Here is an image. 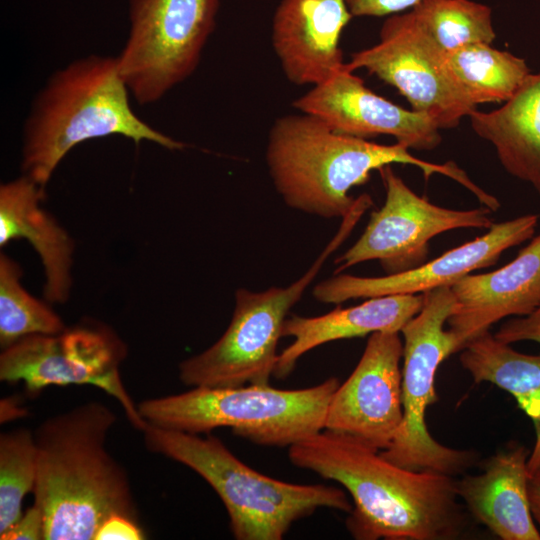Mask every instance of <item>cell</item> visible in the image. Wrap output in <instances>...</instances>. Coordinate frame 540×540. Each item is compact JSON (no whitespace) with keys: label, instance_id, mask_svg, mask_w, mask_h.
Wrapping results in <instances>:
<instances>
[{"label":"cell","instance_id":"obj_1","mask_svg":"<svg viewBox=\"0 0 540 540\" xmlns=\"http://www.w3.org/2000/svg\"><path fill=\"white\" fill-rule=\"evenodd\" d=\"M288 458L349 492L354 506L346 526L355 539L454 540L466 528L453 476L405 469L328 430L290 446Z\"/></svg>","mask_w":540,"mask_h":540},{"label":"cell","instance_id":"obj_2","mask_svg":"<svg viewBox=\"0 0 540 540\" xmlns=\"http://www.w3.org/2000/svg\"><path fill=\"white\" fill-rule=\"evenodd\" d=\"M117 416L88 401L50 416L34 430L37 477L34 504L45 520V540H94L113 515L140 522L124 467L106 440Z\"/></svg>","mask_w":540,"mask_h":540},{"label":"cell","instance_id":"obj_3","mask_svg":"<svg viewBox=\"0 0 540 540\" xmlns=\"http://www.w3.org/2000/svg\"><path fill=\"white\" fill-rule=\"evenodd\" d=\"M265 160L273 185L287 206L327 219L350 214L362 198H354L350 190L368 182L374 170L395 163L419 168L426 180L434 174L447 176L479 201L488 196L453 162L432 163L413 156L397 142L384 145L340 134L303 112L275 120Z\"/></svg>","mask_w":540,"mask_h":540},{"label":"cell","instance_id":"obj_4","mask_svg":"<svg viewBox=\"0 0 540 540\" xmlns=\"http://www.w3.org/2000/svg\"><path fill=\"white\" fill-rule=\"evenodd\" d=\"M117 57L89 55L50 76L24 124L21 169L45 188L63 158L88 140L120 135L136 145L168 150L185 144L143 121L132 110Z\"/></svg>","mask_w":540,"mask_h":540},{"label":"cell","instance_id":"obj_5","mask_svg":"<svg viewBox=\"0 0 540 540\" xmlns=\"http://www.w3.org/2000/svg\"><path fill=\"white\" fill-rule=\"evenodd\" d=\"M142 433L150 452L187 466L212 487L237 540H281L293 523L319 508H353L340 488L285 482L252 469L209 433L201 437L148 424Z\"/></svg>","mask_w":540,"mask_h":540},{"label":"cell","instance_id":"obj_6","mask_svg":"<svg viewBox=\"0 0 540 540\" xmlns=\"http://www.w3.org/2000/svg\"><path fill=\"white\" fill-rule=\"evenodd\" d=\"M336 377L303 389H278L269 384L235 387L196 386L137 404L148 425L191 434L229 427L255 444L290 447L324 430L330 400L339 386Z\"/></svg>","mask_w":540,"mask_h":540},{"label":"cell","instance_id":"obj_7","mask_svg":"<svg viewBox=\"0 0 540 540\" xmlns=\"http://www.w3.org/2000/svg\"><path fill=\"white\" fill-rule=\"evenodd\" d=\"M355 224L354 219L344 218L339 231L317 260L290 285L274 286L260 292L237 289L227 329L209 348L180 362V381L191 387L269 384L279 354L277 345L289 311Z\"/></svg>","mask_w":540,"mask_h":540},{"label":"cell","instance_id":"obj_8","mask_svg":"<svg viewBox=\"0 0 540 540\" xmlns=\"http://www.w3.org/2000/svg\"><path fill=\"white\" fill-rule=\"evenodd\" d=\"M454 307L451 286L423 293L420 311L401 329L403 337V420L389 447L381 455L412 471L449 476L472 467L478 454L437 442L426 425V409L438 400L435 375L441 362L459 352L455 337L444 329Z\"/></svg>","mask_w":540,"mask_h":540},{"label":"cell","instance_id":"obj_9","mask_svg":"<svg viewBox=\"0 0 540 540\" xmlns=\"http://www.w3.org/2000/svg\"><path fill=\"white\" fill-rule=\"evenodd\" d=\"M221 1H130L129 33L117 59L137 103L159 101L194 73Z\"/></svg>","mask_w":540,"mask_h":540},{"label":"cell","instance_id":"obj_10","mask_svg":"<svg viewBox=\"0 0 540 540\" xmlns=\"http://www.w3.org/2000/svg\"><path fill=\"white\" fill-rule=\"evenodd\" d=\"M127 346L116 332L94 320L58 334L24 337L0 354V380L22 382L28 393L49 386L91 385L119 402L130 424L143 432L147 423L121 379Z\"/></svg>","mask_w":540,"mask_h":540},{"label":"cell","instance_id":"obj_11","mask_svg":"<svg viewBox=\"0 0 540 540\" xmlns=\"http://www.w3.org/2000/svg\"><path fill=\"white\" fill-rule=\"evenodd\" d=\"M385 188L383 206L372 212L359 239L335 263L336 273L378 260L387 274L410 270L425 262L429 241L461 228L489 229L494 223L485 206L456 210L435 205L416 194L391 165L378 170Z\"/></svg>","mask_w":540,"mask_h":540},{"label":"cell","instance_id":"obj_12","mask_svg":"<svg viewBox=\"0 0 540 540\" xmlns=\"http://www.w3.org/2000/svg\"><path fill=\"white\" fill-rule=\"evenodd\" d=\"M443 54L408 10L388 16L379 41L352 53L346 66L351 71L364 69L395 87L411 109L429 116L440 129H449L477 106L447 77Z\"/></svg>","mask_w":540,"mask_h":540},{"label":"cell","instance_id":"obj_13","mask_svg":"<svg viewBox=\"0 0 540 540\" xmlns=\"http://www.w3.org/2000/svg\"><path fill=\"white\" fill-rule=\"evenodd\" d=\"M402 358L400 332L370 334L355 369L330 400L324 430L387 449L403 420Z\"/></svg>","mask_w":540,"mask_h":540},{"label":"cell","instance_id":"obj_14","mask_svg":"<svg viewBox=\"0 0 540 540\" xmlns=\"http://www.w3.org/2000/svg\"><path fill=\"white\" fill-rule=\"evenodd\" d=\"M537 224L536 214L493 223L485 234L410 270L381 277L336 273L316 284L312 294L319 302L340 304L351 299L423 294L439 287L451 286L475 270L494 265L507 249L530 240Z\"/></svg>","mask_w":540,"mask_h":540},{"label":"cell","instance_id":"obj_15","mask_svg":"<svg viewBox=\"0 0 540 540\" xmlns=\"http://www.w3.org/2000/svg\"><path fill=\"white\" fill-rule=\"evenodd\" d=\"M292 105L320 118L340 134L364 139L389 135L408 149L419 151L433 150L442 141L441 129L429 116L377 95L346 64Z\"/></svg>","mask_w":540,"mask_h":540},{"label":"cell","instance_id":"obj_16","mask_svg":"<svg viewBox=\"0 0 540 540\" xmlns=\"http://www.w3.org/2000/svg\"><path fill=\"white\" fill-rule=\"evenodd\" d=\"M352 17L346 0H281L271 40L285 77L313 87L340 71V39Z\"/></svg>","mask_w":540,"mask_h":540},{"label":"cell","instance_id":"obj_17","mask_svg":"<svg viewBox=\"0 0 540 540\" xmlns=\"http://www.w3.org/2000/svg\"><path fill=\"white\" fill-rule=\"evenodd\" d=\"M454 307L447 319L458 351L510 316H526L540 304V233L494 271L468 274L451 285Z\"/></svg>","mask_w":540,"mask_h":540},{"label":"cell","instance_id":"obj_18","mask_svg":"<svg viewBox=\"0 0 540 540\" xmlns=\"http://www.w3.org/2000/svg\"><path fill=\"white\" fill-rule=\"evenodd\" d=\"M45 188L23 175L0 186V245L26 239L40 257L46 302L63 304L72 289L74 241L42 207Z\"/></svg>","mask_w":540,"mask_h":540},{"label":"cell","instance_id":"obj_19","mask_svg":"<svg viewBox=\"0 0 540 540\" xmlns=\"http://www.w3.org/2000/svg\"><path fill=\"white\" fill-rule=\"evenodd\" d=\"M530 451L512 446L482 463L478 475L456 480V493L470 514L502 540H540L528 499Z\"/></svg>","mask_w":540,"mask_h":540},{"label":"cell","instance_id":"obj_20","mask_svg":"<svg viewBox=\"0 0 540 540\" xmlns=\"http://www.w3.org/2000/svg\"><path fill=\"white\" fill-rule=\"evenodd\" d=\"M422 304L423 294H395L367 298L359 305L336 308L320 316L287 317L282 337H292L293 342L278 354L273 376L287 377L305 353L322 344L374 332H400Z\"/></svg>","mask_w":540,"mask_h":540},{"label":"cell","instance_id":"obj_21","mask_svg":"<svg viewBox=\"0 0 540 540\" xmlns=\"http://www.w3.org/2000/svg\"><path fill=\"white\" fill-rule=\"evenodd\" d=\"M468 117L474 133L493 146L503 168L529 183L540 200V71L530 73L501 107L475 109Z\"/></svg>","mask_w":540,"mask_h":540},{"label":"cell","instance_id":"obj_22","mask_svg":"<svg viewBox=\"0 0 540 540\" xmlns=\"http://www.w3.org/2000/svg\"><path fill=\"white\" fill-rule=\"evenodd\" d=\"M459 360L474 383L489 382L510 393L531 419L535 445L527 462L528 476L540 471V354L518 352L487 331L462 348Z\"/></svg>","mask_w":540,"mask_h":540},{"label":"cell","instance_id":"obj_23","mask_svg":"<svg viewBox=\"0 0 540 540\" xmlns=\"http://www.w3.org/2000/svg\"><path fill=\"white\" fill-rule=\"evenodd\" d=\"M449 80L476 106L509 100L530 74L524 59L488 43H473L442 56Z\"/></svg>","mask_w":540,"mask_h":540},{"label":"cell","instance_id":"obj_24","mask_svg":"<svg viewBox=\"0 0 540 540\" xmlns=\"http://www.w3.org/2000/svg\"><path fill=\"white\" fill-rule=\"evenodd\" d=\"M419 26L443 53L473 43L492 44L491 8L473 0H421L410 9Z\"/></svg>","mask_w":540,"mask_h":540},{"label":"cell","instance_id":"obj_25","mask_svg":"<svg viewBox=\"0 0 540 540\" xmlns=\"http://www.w3.org/2000/svg\"><path fill=\"white\" fill-rule=\"evenodd\" d=\"M18 262L0 254V346L5 349L35 334H58L66 326L45 302L32 296L22 285Z\"/></svg>","mask_w":540,"mask_h":540},{"label":"cell","instance_id":"obj_26","mask_svg":"<svg viewBox=\"0 0 540 540\" xmlns=\"http://www.w3.org/2000/svg\"><path fill=\"white\" fill-rule=\"evenodd\" d=\"M37 477L34 431L17 428L0 434V533L22 515L25 496Z\"/></svg>","mask_w":540,"mask_h":540},{"label":"cell","instance_id":"obj_27","mask_svg":"<svg viewBox=\"0 0 540 540\" xmlns=\"http://www.w3.org/2000/svg\"><path fill=\"white\" fill-rule=\"evenodd\" d=\"M494 336L505 343L534 341L540 344V304L526 316L504 322Z\"/></svg>","mask_w":540,"mask_h":540},{"label":"cell","instance_id":"obj_28","mask_svg":"<svg viewBox=\"0 0 540 540\" xmlns=\"http://www.w3.org/2000/svg\"><path fill=\"white\" fill-rule=\"evenodd\" d=\"M1 540H45V520L41 509L33 504L7 530Z\"/></svg>","mask_w":540,"mask_h":540},{"label":"cell","instance_id":"obj_29","mask_svg":"<svg viewBox=\"0 0 540 540\" xmlns=\"http://www.w3.org/2000/svg\"><path fill=\"white\" fill-rule=\"evenodd\" d=\"M421 0H346L353 17H383L406 12Z\"/></svg>","mask_w":540,"mask_h":540},{"label":"cell","instance_id":"obj_30","mask_svg":"<svg viewBox=\"0 0 540 540\" xmlns=\"http://www.w3.org/2000/svg\"><path fill=\"white\" fill-rule=\"evenodd\" d=\"M145 538L146 534L140 522L123 515H113L102 523L94 540H141Z\"/></svg>","mask_w":540,"mask_h":540},{"label":"cell","instance_id":"obj_31","mask_svg":"<svg viewBox=\"0 0 540 540\" xmlns=\"http://www.w3.org/2000/svg\"><path fill=\"white\" fill-rule=\"evenodd\" d=\"M527 490L531 513L540 532V471L528 476Z\"/></svg>","mask_w":540,"mask_h":540}]
</instances>
